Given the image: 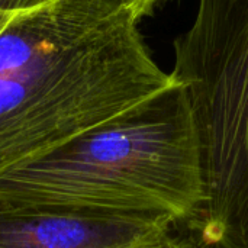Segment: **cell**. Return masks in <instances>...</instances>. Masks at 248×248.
I'll use <instances>...</instances> for the list:
<instances>
[{"label": "cell", "mask_w": 248, "mask_h": 248, "mask_svg": "<svg viewBox=\"0 0 248 248\" xmlns=\"http://www.w3.org/2000/svg\"><path fill=\"white\" fill-rule=\"evenodd\" d=\"M118 0L0 12V176L180 84Z\"/></svg>", "instance_id": "cell-1"}, {"label": "cell", "mask_w": 248, "mask_h": 248, "mask_svg": "<svg viewBox=\"0 0 248 248\" xmlns=\"http://www.w3.org/2000/svg\"><path fill=\"white\" fill-rule=\"evenodd\" d=\"M205 202L201 141L182 83L0 176L1 209L144 217L186 231Z\"/></svg>", "instance_id": "cell-2"}, {"label": "cell", "mask_w": 248, "mask_h": 248, "mask_svg": "<svg viewBox=\"0 0 248 248\" xmlns=\"http://www.w3.org/2000/svg\"><path fill=\"white\" fill-rule=\"evenodd\" d=\"M171 74L198 128L203 217L248 235V0H198L192 26L174 42Z\"/></svg>", "instance_id": "cell-3"}, {"label": "cell", "mask_w": 248, "mask_h": 248, "mask_svg": "<svg viewBox=\"0 0 248 248\" xmlns=\"http://www.w3.org/2000/svg\"><path fill=\"white\" fill-rule=\"evenodd\" d=\"M169 221L71 211L0 208V248H196Z\"/></svg>", "instance_id": "cell-4"}, {"label": "cell", "mask_w": 248, "mask_h": 248, "mask_svg": "<svg viewBox=\"0 0 248 248\" xmlns=\"http://www.w3.org/2000/svg\"><path fill=\"white\" fill-rule=\"evenodd\" d=\"M118 1L124 3L134 13V16L138 20H141L142 17L150 16L154 12V9L164 0H118Z\"/></svg>", "instance_id": "cell-5"}, {"label": "cell", "mask_w": 248, "mask_h": 248, "mask_svg": "<svg viewBox=\"0 0 248 248\" xmlns=\"http://www.w3.org/2000/svg\"><path fill=\"white\" fill-rule=\"evenodd\" d=\"M55 0H0V12H17V10H31L45 4H49Z\"/></svg>", "instance_id": "cell-6"}, {"label": "cell", "mask_w": 248, "mask_h": 248, "mask_svg": "<svg viewBox=\"0 0 248 248\" xmlns=\"http://www.w3.org/2000/svg\"><path fill=\"white\" fill-rule=\"evenodd\" d=\"M196 248H203V247H201V246H198V247H196Z\"/></svg>", "instance_id": "cell-7"}]
</instances>
